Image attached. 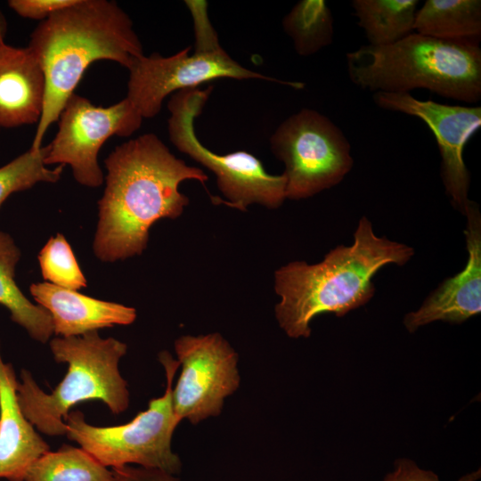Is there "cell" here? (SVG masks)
I'll list each match as a JSON object with an SVG mask.
<instances>
[{"instance_id":"cell-7","label":"cell","mask_w":481,"mask_h":481,"mask_svg":"<svg viewBox=\"0 0 481 481\" xmlns=\"http://www.w3.org/2000/svg\"><path fill=\"white\" fill-rule=\"evenodd\" d=\"M213 86L175 92L167 103V131L171 143L181 152L212 171L216 184L227 199L224 204L245 211L251 204L277 208L286 200L284 174H268L262 162L248 151L219 155L204 146L194 131V120L202 112Z\"/></svg>"},{"instance_id":"cell-17","label":"cell","mask_w":481,"mask_h":481,"mask_svg":"<svg viewBox=\"0 0 481 481\" xmlns=\"http://www.w3.org/2000/svg\"><path fill=\"white\" fill-rule=\"evenodd\" d=\"M20 258V250L13 239L0 232V305L30 338L45 344L53 335L52 319L46 310L33 304L18 287L15 270Z\"/></svg>"},{"instance_id":"cell-2","label":"cell","mask_w":481,"mask_h":481,"mask_svg":"<svg viewBox=\"0 0 481 481\" xmlns=\"http://www.w3.org/2000/svg\"><path fill=\"white\" fill-rule=\"evenodd\" d=\"M414 253L407 244L376 235L371 222L361 217L350 246L335 247L317 264L292 261L275 271L280 327L289 338H308L315 316L341 317L364 306L375 294V274L390 264L404 265Z\"/></svg>"},{"instance_id":"cell-11","label":"cell","mask_w":481,"mask_h":481,"mask_svg":"<svg viewBox=\"0 0 481 481\" xmlns=\"http://www.w3.org/2000/svg\"><path fill=\"white\" fill-rule=\"evenodd\" d=\"M175 351L182 365L172 391L175 416L195 425L219 415L240 386L238 354L219 333L181 336Z\"/></svg>"},{"instance_id":"cell-15","label":"cell","mask_w":481,"mask_h":481,"mask_svg":"<svg viewBox=\"0 0 481 481\" xmlns=\"http://www.w3.org/2000/svg\"><path fill=\"white\" fill-rule=\"evenodd\" d=\"M45 97V75L29 46L1 45L0 126L38 124Z\"/></svg>"},{"instance_id":"cell-22","label":"cell","mask_w":481,"mask_h":481,"mask_svg":"<svg viewBox=\"0 0 481 481\" xmlns=\"http://www.w3.org/2000/svg\"><path fill=\"white\" fill-rule=\"evenodd\" d=\"M46 146L30 148L0 167V207L13 192L30 189L38 183H54L61 177L64 165L53 169L45 164Z\"/></svg>"},{"instance_id":"cell-24","label":"cell","mask_w":481,"mask_h":481,"mask_svg":"<svg viewBox=\"0 0 481 481\" xmlns=\"http://www.w3.org/2000/svg\"><path fill=\"white\" fill-rule=\"evenodd\" d=\"M481 477L478 469L461 477L457 481H477ZM383 481H440L438 476L431 470L420 468L413 461L399 459L394 464V469L387 473Z\"/></svg>"},{"instance_id":"cell-20","label":"cell","mask_w":481,"mask_h":481,"mask_svg":"<svg viewBox=\"0 0 481 481\" xmlns=\"http://www.w3.org/2000/svg\"><path fill=\"white\" fill-rule=\"evenodd\" d=\"M24 481H116L112 469L81 447L63 444L47 451L28 469Z\"/></svg>"},{"instance_id":"cell-25","label":"cell","mask_w":481,"mask_h":481,"mask_svg":"<svg viewBox=\"0 0 481 481\" xmlns=\"http://www.w3.org/2000/svg\"><path fill=\"white\" fill-rule=\"evenodd\" d=\"M77 2V0H10L8 5L23 18L43 21Z\"/></svg>"},{"instance_id":"cell-4","label":"cell","mask_w":481,"mask_h":481,"mask_svg":"<svg viewBox=\"0 0 481 481\" xmlns=\"http://www.w3.org/2000/svg\"><path fill=\"white\" fill-rule=\"evenodd\" d=\"M346 67L351 81L363 90L424 88L467 103L481 98L478 40H444L413 31L391 45H364L347 53Z\"/></svg>"},{"instance_id":"cell-18","label":"cell","mask_w":481,"mask_h":481,"mask_svg":"<svg viewBox=\"0 0 481 481\" xmlns=\"http://www.w3.org/2000/svg\"><path fill=\"white\" fill-rule=\"evenodd\" d=\"M413 31L444 40H480V0H427L417 11Z\"/></svg>"},{"instance_id":"cell-21","label":"cell","mask_w":481,"mask_h":481,"mask_svg":"<svg viewBox=\"0 0 481 481\" xmlns=\"http://www.w3.org/2000/svg\"><path fill=\"white\" fill-rule=\"evenodd\" d=\"M298 54L309 56L333 41V16L323 0H301L282 19Z\"/></svg>"},{"instance_id":"cell-13","label":"cell","mask_w":481,"mask_h":481,"mask_svg":"<svg viewBox=\"0 0 481 481\" xmlns=\"http://www.w3.org/2000/svg\"><path fill=\"white\" fill-rule=\"evenodd\" d=\"M464 216L466 265L443 281L419 309L404 316V325L410 333L436 321L461 323L481 312V215L477 203L472 201Z\"/></svg>"},{"instance_id":"cell-9","label":"cell","mask_w":481,"mask_h":481,"mask_svg":"<svg viewBox=\"0 0 481 481\" xmlns=\"http://www.w3.org/2000/svg\"><path fill=\"white\" fill-rule=\"evenodd\" d=\"M195 46L191 54L188 46L168 57L152 53L134 60L128 68L126 98L143 118L157 116L170 94L221 77L265 79L296 89L305 86L301 82L281 81L246 69L220 46L217 37L196 38Z\"/></svg>"},{"instance_id":"cell-14","label":"cell","mask_w":481,"mask_h":481,"mask_svg":"<svg viewBox=\"0 0 481 481\" xmlns=\"http://www.w3.org/2000/svg\"><path fill=\"white\" fill-rule=\"evenodd\" d=\"M29 292L37 304L50 314L56 337L82 336L115 325H129L136 319L134 307L97 299L46 281L32 283Z\"/></svg>"},{"instance_id":"cell-19","label":"cell","mask_w":481,"mask_h":481,"mask_svg":"<svg viewBox=\"0 0 481 481\" xmlns=\"http://www.w3.org/2000/svg\"><path fill=\"white\" fill-rule=\"evenodd\" d=\"M418 0H354L352 7L369 45H391L413 32Z\"/></svg>"},{"instance_id":"cell-10","label":"cell","mask_w":481,"mask_h":481,"mask_svg":"<svg viewBox=\"0 0 481 481\" xmlns=\"http://www.w3.org/2000/svg\"><path fill=\"white\" fill-rule=\"evenodd\" d=\"M143 119L126 98L110 107H98L74 93L59 116L55 137L46 145L45 164H68L78 183L99 187L104 180L98 163L101 147L112 135L130 136Z\"/></svg>"},{"instance_id":"cell-8","label":"cell","mask_w":481,"mask_h":481,"mask_svg":"<svg viewBox=\"0 0 481 481\" xmlns=\"http://www.w3.org/2000/svg\"><path fill=\"white\" fill-rule=\"evenodd\" d=\"M273 155L284 163L286 199L298 200L336 186L351 171V145L329 118L303 109L279 125L270 138Z\"/></svg>"},{"instance_id":"cell-6","label":"cell","mask_w":481,"mask_h":481,"mask_svg":"<svg viewBox=\"0 0 481 481\" xmlns=\"http://www.w3.org/2000/svg\"><path fill=\"white\" fill-rule=\"evenodd\" d=\"M159 360L166 373V390L151 399L145 411L126 424L109 427L92 425L83 412L71 411L65 418V436L107 468L135 465L179 473L182 462L171 443L181 421L172 402L173 380L180 364L167 351L160 352Z\"/></svg>"},{"instance_id":"cell-5","label":"cell","mask_w":481,"mask_h":481,"mask_svg":"<svg viewBox=\"0 0 481 481\" xmlns=\"http://www.w3.org/2000/svg\"><path fill=\"white\" fill-rule=\"evenodd\" d=\"M56 363H66L67 372L51 393L44 391L31 372L22 369L17 392L28 420L41 433L65 436V418L71 409L86 401H101L113 414L129 406L126 380L119 371L126 343L102 338L98 331L77 337H54L49 343Z\"/></svg>"},{"instance_id":"cell-16","label":"cell","mask_w":481,"mask_h":481,"mask_svg":"<svg viewBox=\"0 0 481 481\" xmlns=\"http://www.w3.org/2000/svg\"><path fill=\"white\" fill-rule=\"evenodd\" d=\"M13 366L0 353V478L24 481L31 464L50 450L19 403Z\"/></svg>"},{"instance_id":"cell-12","label":"cell","mask_w":481,"mask_h":481,"mask_svg":"<svg viewBox=\"0 0 481 481\" xmlns=\"http://www.w3.org/2000/svg\"><path fill=\"white\" fill-rule=\"evenodd\" d=\"M373 100L381 109L414 116L434 135L441 156L440 175L451 204L465 215L470 175L463 159L466 143L481 127V107L449 105L419 100L410 93L377 92Z\"/></svg>"},{"instance_id":"cell-1","label":"cell","mask_w":481,"mask_h":481,"mask_svg":"<svg viewBox=\"0 0 481 481\" xmlns=\"http://www.w3.org/2000/svg\"><path fill=\"white\" fill-rule=\"evenodd\" d=\"M106 186L98 201V222L93 249L102 262L113 263L141 255L150 228L163 218L175 219L189 204L179 191L184 180L208 179L171 153L148 133L117 146L106 158Z\"/></svg>"},{"instance_id":"cell-3","label":"cell","mask_w":481,"mask_h":481,"mask_svg":"<svg viewBox=\"0 0 481 481\" xmlns=\"http://www.w3.org/2000/svg\"><path fill=\"white\" fill-rule=\"evenodd\" d=\"M28 46L45 79L44 110L30 147L34 150L42 147L45 132L59 119L91 63L108 60L128 69L143 55L132 20L109 0H77L52 14L34 29Z\"/></svg>"},{"instance_id":"cell-27","label":"cell","mask_w":481,"mask_h":481,"mask_svg":"<svg viewBox=\"0 0 481 481\" xmlns=\"http://www.w3.org/2000/svg\"><path fill=\"white\" fill-rule=\"evenodd\" d=\"M7 32V21L4 14L0 9V46L4 44V38Z\"/></svg>"},{"instance_id":"cell-26","label":"cell","mask_w":481,"mask_h":481,"mask_svg":"<svg viewBox=\"0 0 481 481\" xmlns=\"http://www.w3.org/2000/svg\"><path fill=\"white\" fill-rule=\"evenodd\" d=\"M116 481H181L162 469L126 465L111 469Z\"/></svg>"},{"instance_id":"cell-23","label":"cell","mask_w":481,"mask_h":481,"mask_svg":"<svg viewBox=\"0 0 481 481\" xmlns=\"http://www.w3.org/2000/svg\"><path fill=\"white\" fill-rule=\"evenodd\" d=\"M37 258L42 276L46 282L72 290L87 286L74 252L62 234L57 233L50 238Z\"/></svg>"}]
</instances>
